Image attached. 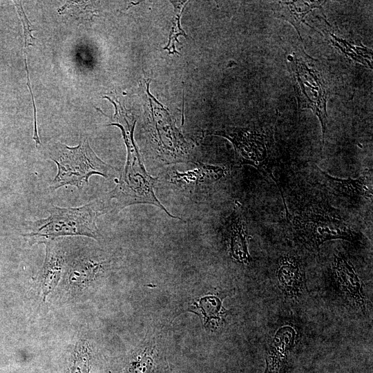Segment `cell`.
I'll use <instances>...</instances> for the list:
<instances>
[{
    "mask_svg": "<svg viewBox=\"0 0 373 373\" xmlns=\"http://www.w3.org/2000/svg\"><path fill=\"white\" fill-rule=\"evenodd\" d=\"M171 2L174 6V15L171 21L172 26L169 34V43L164 49L168 50L169 53L173 54L178 53L175 45V41H178V37L181 35L187 37V35L180 26V17L186 1H171Z\"/></svg>",
    "mask_w": 373,
    "mask_h": 373,
    "instance_id": "15",
    "label": "cell"
},
{
    "mask_svg": "<svg viewBox=\"0 0 373 373\" xmlns=\"http://www.w3.org/2000/svg\"><path fill=\"white\" fill-rule=\"evenodd\" d=\"M277 280L280 289L287 296H298L305 285L304 267L293 256H285L279 261Z\"/></svg>",
    "mask_w": 373,
    "mask_h": 373,
    "instance_id": "10",
    "label": "cell"
},
{
    "mask_svg": "<svg viewBox=\"0 0 373 373\" xmlns=\"http://www.w3.org/2000/svg\"><path fill=\"white\" fill-rule=\"evenodd\" d=\"M193 305L197 310L194 313L202 317L204 325L213 320H220L222 312V301L219 297L207 296L195 302Z\"/></svg>",
    "mask_w": 373,
    "mask_h": 373,
    "instance_id": "14",
    "label": "cell"
},
{
    "mask_svg": "<svg viewBox=\"0 0 373 373\" xmlns=\"http://www.w3.org/2000/svg\"><path fill=\"white\" fill-rule=\"evenodd\" d=\"M44 244L46 256L39 274L44 300L57 285L65 265L64 254L58 246L51 241Z\"/></svg>",
    "mask_w": 373,
    "mask_h": 373,
    "instance_id": "11",
    "label": "cell"
},
{
    "mask_svg": "<svg viewBox=\"0 0 373 373\" xmlns=\"http://www.w3.org/2000/svg\"><path fill=\"white\" fill-rule=\"evenodd\" d=\"M51 160L57 166V173L50 185L52 190L66 185L82 190L90 176L99 175L108 178L115 171L111 166L97 156L86 137L82 139L75 147L61 144Z\"/></svg>",
    "mask_w": 373,
    "mask_h": 373,
    "instance_id": "3",
    "label": "cell"
},
{
    "mask_svg": "<svg viewBox=\"0 0 373 373\" xmlns=\"http://www.w3.org/2000/svg\"><path fill=\"white\" fill-rule=\"evenodd\" d=\"M133 130L134 128L122 129L127 148V160L116 186L108 194L110 200H115L113 209L119 211L133 204H151L169 217L182 220L169 213L156 198L153 186L157 178L151 176L146 171L133 140Z\"/></svg>",
    "mask_w": 373,
    "mask_h": 373,
    "instance_id": "1",
    "label": "cell"
},
{
    "mask_svg": "<svg viewBox=\"0 0 373 373\" xmlns=\"http://www.w3.org/2000/svg\"><path fill=\"white\" fill-rule=\"evenodd\" d=\"M290 70L295 82L298 107L310 108L318 117L323 132V143L327 131V100L329 95L325 82L321 73L311 68L300 57H289Z\"/></svg>",
    "mask_w": 373,
    "mask_h": 373,
    "instance_id": "4",
    "label": "cell"
},
{
    "mask_svg": "<svg viewBox=\"0 0 373 373\" xmlns=\"http://www.w3.org/2000/svg\"><path fill=\"white\" fill-rule=\"evenodd\" d=\"M102 264L88 258H82L73 263L70 274V279L73 282L80 279L92 278L101 268Z\"/></svg>",
    "mask_w": 373,
    "mask_h": 373,
    "instance_id": "16",
    "label": "cell"
},
{
    "mask_svg": "<svg viewBox=\"0 0 373 373\" xmlns=\"http://www.w3.org/2000/svg\"><path fill=\"white\" fill-rule=\"evenodd\" d=\"M297 333L290 325L280 327L266 350L264 373H283L287 363L288 353L294 345Z\"/></svg>",
    "mask_w": 373,
    "mask_h": 373,
    "instance_id": "8",
    "label": "cell"
},
{
    "mask_svg": "<svg viewBox=\"0 0 373 373\" xmlns=\"http://www.w3.org/2000/svg\"><path fill=\"white\" fill-rule=\"evenodd\" d=\"M298 239L310 249H316L324 242L343 239L358 240V233L341 218L321 211H307L293 218Z\"/></svg>",
    "mask_w": 373,
    "mask_h": 373,
    "instance_id": "5",
    "label": "cell"
},
{
    "mask_svg": "<svg viewBox=\"0 0 373 373\" xmlns=\"http://www.w3.org/2000/svg\"><path fill=\"white\" fill-rule=\"evenodd\" d=\"M230 251L231 256L238 262L247 264L251 260L245 223L240 216L235 218L231 225Z\"/></svg>",
    "mask_w": 373,
    "mask_h": 373,
    "instance_id": "13",
    "label": "cell"
},
{
    "mask_svg": "<svg viewBox=\"0 0 373 373\" xmlns=\"http://www.w3.org/2000/svg\"><path fill=\"white\" fill-rule=\"evenodd\" d=\"M312 170V178L322 186L327 189L332 194L346 198L354 202H358L361 199L372 200V191L367 183V174L364 173L357 179H340L334 178L317 166H313Z\"/></svg>",
    "mask_w": 373,
    "mask_h": 373,
    "instance_id": "7",
    "label": "cell"
},
{
    "mask_svg": "<svg viewBox=\"0 0 373 373\" xmlns=\"http://www.w3.org/2000/svg\"><path fill=\"white\" fill-rule=\"evenodd\" d=\"M49 216L31 222L30 232L23 236L32 242H46L61 236H83L98 238L96 220L100 214L93 203L78 207L62 208L52 205Z\"/></svg>",
    "mask_w": 373,
    "mask_h": 373,
    "instance_id": "2",
    "label": "cell"
},
{
    "mask_svg": "<svg viewBox=\"0 0 373 373\" xmlns=\"http://www.w3.org/2000/svg\"><path fill=\"white\" fill-rule=\"evenodd\" d=\"M325 2V1H277L274 4L272 10L276 17L290 22L301 39L300 26L301 23H305V17L313 9L321 8Z\"/></svg>",
    "mask_w": 373,
    "mask_h": 373,
    "instance_id": "12",
    "label": "cell"
},
{
    "mask_svg": "<svg viewBox=\"0 0 373 373\" xmlns=\"http://www.w3.org/2000/svg\"><path fill=\"white\" fill-rule=\"evenodd\" d=\"M17 7L19 15L21 19L23 28H24L26 46L32 45V42H33V40H35V38L32 37V33H31L32 32L31 23L28 20V18L24 14V12L23 10V8L21 4L17 5Z\"/></svg>",
    "mask_w": 373,
    "mask_h": 373,
    "instance_id": "17",
    "label": "cell"
},
{
    "mask_svg": "<svg viewBox=\"0 0 373 373\" xmlns=\"http://www.w3.org/2000/svg\"><path fill=\"white\" fill-rule=\"evenodd\" d=\"M332 268L340 290L364 311L365 307L362 284L352 265L343 256H335Z\"/></svg>",
    "mask_w": 373,
    "mask_h": 373,
    "instance_id": "9",
    "label": "cell"
},
{
    "mask_svg": "<svg viewBox=\"0 0 373 373\" xmlns=\"http://www.w3.org/2000/svg\"><path fill=\"white\" fill-rule=\"evenodd\" d=\"M213 134L225 137L233 143L238 163L255 166L271 174L267 168V153L265 140L260 133L249 129L227 128Z\"/></svg>",
    "mask_w": 373,
    "mask_h": 373,
    "instance_id": "6",
    "label": "cell"
}]
</instances>
